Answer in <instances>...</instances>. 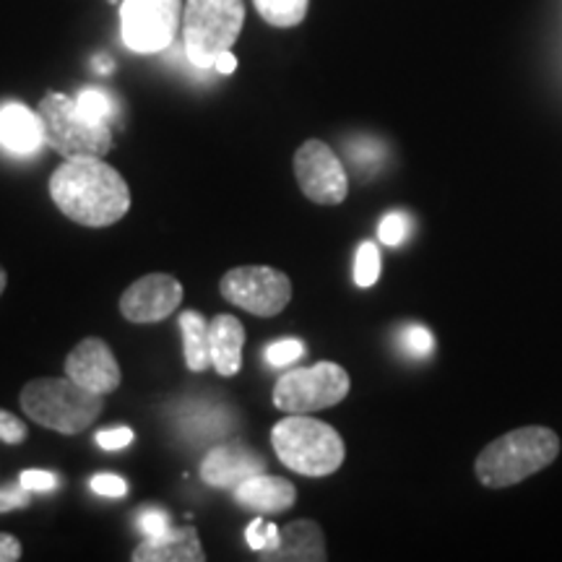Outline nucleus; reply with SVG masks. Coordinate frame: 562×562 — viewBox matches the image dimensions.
<instances>
[{"label": "nucleus", "instance_id": "obj_8", "mask_svg": "<svg viewBox=\"0 0 562 562\" xmlns=\"http://www.w3.org/2000/svg\"><path fill=\"white\" fill-rule=\"evenodd\" d=\"M182 0H123L121 37L131 53L154 55L172 45Z\"/></svg>", "mask_w": 562, "mask_h": 562}, {"label": "nucleus", "instance_id": "obj_34", "mask_svg": "<svg viewBox=\"0 0 562 562\" xmlns=\"http://www.w3.org/2000/svg\"><path fill=\"white\" fill-rule=\"evenodd\" d=\"M21 560V542L11 533H0V562Z\"/></svg>", "mask_w": 562, "mask_h": 562}, {"label": "nucleus", "instance_id": "obj_13", "mask_svg": "<svg viewBox=\"0 0 562 562\" xmlns=\"http://www.w3.org/2000/svg\"><path fill=\"white\" fill-rule=\"evenodd\" d=\"M263 472L266 461L256 451H250L248 446H240V442H224V446L211 448L206 459L201 461V480L209 487L220 490H235L243 482H248L250 476Z\"/></svg>", "mask_w": 562, "mask_h": 562}, {"label": "nucleus", "instance_id": "obj_30", "mask_svg": "<svg viewBox=\"0 0 562 562\" xmlns=\"http://www.w3.org/2000/svg\"><path fill=\"white\" fill-rule=\"evenodd\" d=\"M0 440L9 442V446H19L26 440V425L19 417H13L11 412L0 409Z\"/></svg>", "mask_w": 562, "mask_h": 562}, {"label": "nucleus", "instance_id": "obj_26", "mask_svg": "<svg viewBox=\"0 0 562 562\" xmlns=\"http://www.w3.org/2000/svg\"><path fill=\"white\" fill-rule=\"evenodd\" d=\"M412 232V220L402 211H393V214H385L381 227H378V237H381V243L391 245V248H396V245H402L406 237H409Z\"/></svg>", "mask_w": 562, "mask_h": 562}, {"label": "nucleus", "instance_id": "obj_4", "mask_svg": "<svg viewBox=\"0 0 562 562\" xmlns=\"http://www.w3.org/2000/svg\"><path fill=\"white\" fill-rule=\"evenodd\" d=\"M273 451L292 472L305 476H328L344 463L347 448L341 435L311 414H290L271 430Z\"/></svg>", "mask_w": 562, "mask_h": 562}, {"label": "nucleus", "instance_id": "obj_20", "mask_svg": "<svg viewBox=\"0 0 562 562\" xmlns=\"http://www.w3.org/2000/svg\"><path fill=\"white\" fill-rule=\"evenodd\" d=\"M252 3H256L258 13L271 26L290 30V26H297L300 21H305L311 0H252Z\"/></svg>", "mask_w": 562, "mask_h": 562}, {"label": "nucleus", "instance_id": "obj_5", "mask_svg": "<svg viewBox=\"0 0 562 562\" xmlns=\"http://www.w3.org/2000/svg\"><path fill=\"white\" fill-rule=\"evenodd\" d=\"M245 24L243 0H188L182 9V45L195 68H214L240 37Z\"/></svg>", "mask_w": 562, "mask_h": 562}, {"label": "nucleus", "instance_id": "obj_12", "mask_svg": "<svg viewBox=\"0 0 562 562\" xmlns=\"http://www.w3.org/2000/svg\"><path fill=\"white\" fill-rule=\"evenodd\" d=\"M66 375L91 393H112L121 385V364L112 349L97 336L83 339L66 357Z\"/></svg>", "mask_w": 562, "mask_h": 562}, {"label": "nucleus", "instance_id": "obj_25", "mask_svg": "<svg viewBox=\"0 0 562 562\" xmlns=\"http://www.w3.org/2000/svg\"><path fill=\"white\" fill-rule=\"evenodd\" d=\"M279 539H281V529H277L273 524H266L263 518L250 521L248 531H245V542H248L250 550H256L258 554L273 550V547L279 544Z\"/></svg>", "mask_w": 562, "mask_h": 562}, {"label": "nucleus", "instance_id": "obj_14", "mask_svg": "<svg viewBox=\"0 0 562 562\" xmlns=\"http://www.w3.org/2000/svg\"><path fill=\"white\" fill-rule=\"evenodd\" d=\"M133 562H203L206 552H203L201 539L191 526L182 529H167L157 533V537H146L144 542L136 547L131 554Z\"/></svg>", "mask_w": 562, "mask_h": 562}, {"label": "nucleus", "instance_id": "obj_27", "mask_svg": "<svg viewBox=\"0 0 562 562\" xmlns=\"http://www.w3.org/2000/svg\"><path fill=\"white\" fill-rule=\"evenodd\" d=\"M302 355H305V344L300 339H279L269 344V349H266V362L271 368H284V364L297 362Z\"/></svg>", "mask_w": 562, "mask_h": 562}, {"label": "nucleus", "instance_id": "obj_22", "mask_svg": "<svg viewBox=\"0 0 562 562\" xmlns=\"http://www.w3.org/2000/svg\"><path fill=\"white\" fill-rule=\"evenodd\" d=\"M381 277V250L375 243H362L355 256V281L357 286L368 290Z\"/></svg>", "mask_w": 562, "mask_h": 562}, {"label": "nucleus", "instance_id": "obj_6", "mask_svg": "<svg viewBox=\"0 0 562 562\" xmlns=\"http://www.w3.org/2000/svg\"><path fill=\"white\" fill-rule=\"evenodd\" d=\"M40 117L45 125V144L66 159H102L112 149L108 123H94L79 110L76 100L60 91L42 97Z\"/></svg>", "mask_w": 562, "mask_h": 562}, {"label": "nucleus", "instance_id": "obj_3", "mask_svg": "<svg viewBox=\"0 0 562 562\" xmlns=\"http://www.w3.org/2000/svg\"><path fill=\"white\" fill-rule=\"evenodd\" d=\"M21 409L40 427L79 435L102 414V396L91 393L70 378H37L21 389Z\"/></svg>", "mask_w": 562, "mask_h": 562}, {"label": "nucleus", "instance_id": "obj_10", "mask_svg": "<svg viewBox=\"0 0 562 562\" xmlns=\"http://www.w3.org/2000/svg\"><path fill=\"white\" fill-rule=\"evenodd\" d=\"M294 178L305 199L321 206H336L349 193V178L341 159L318 138L305 140L294 154Z\"/></svg>", "mask_w": 562, "mask_h": 562}, {"label": "nucleus", "instance_id": "obj_21", "mask_svg": "<svg viewBox=\"0 0 562 562\" xmlns=\"http://www.w3.org/2000/svg\"><path fill=\"white\" fill-rule=\"evenodd\" d=\"M76 104H79V110L83 115L89 117V121L94 123H112L115 121V100L108 94V91L102 89H83L79 97H76Z\"/></svg>", "mask_w": 562, "mask_h": 562}, {"label": "nucleus", "instance_id": "obj_31", "mask_svg": "<svg viewBox=\"0 0 562 562\" xmlns=\"http://www.w3.org/2000/svg\"><path fill=\"white\" fill-rule=\"evenodd\" d=\"M91 490L102 497H125L128 484H125L123 476L117 474H97L94 480H91Z\"/></svg>", "mask_w": 562, "mask_h": 562}, {"label": "nucleus", "instance_id": "obj_32", "mask_svg": "<svg viewBox=\"0 0 562 562\" xmlns=\"http://www.w3.org/2000/svg\"><path fill=\"white\" fill-rule=\"evenodd\" d=\"M138 526L144 531V537H157V533L170 529V516L159 508H149L138 516Z\"/></svg>", "mask_w": 562, "mask_h": 562}, {"label": "nucleus", "instance_id": "obj_28", "mask_svg": "<svg viewBox=\"0 0 562 562\" xmlns=\"http://www.w3.org/2000/svg\"><path fill=\"white\" fill-rule=\"evenodd\" d=\"M133 438L136 435H133L131 427H108V430L97 432V446L104 448V451H123V448L131 446Z\"/></svg>", "mask_w": 562, "mask_h": 562}, {"label": "nucleus", "instance_id": "obj_1", "mask_svg": "<svg viewBox=\"0 0 562 562\" xmlns=\"http://www.w3.org/2000/svg\"><path fill=\"white\" fill-rule=\"evenodd\" d=\"M50 195L70 222L83 227H110L131 209L123 175L102 159H66L50 178Z\"/></svg>", "mask_w": 562, "mask_h": 562}, {"label": "nucleus", "instance_id": "obj_16", "mask_svg": "<svg viewBox=\"0 0 562 562\" xmlns=\"http://www.w3.org/2000/svg\"><path fill=\"white\" fill-rule=\"evenodd\" d=\"M45 144V125L40 112H32L24 104H5L0 108V146L11 154H34Z\"/></svg>", "mask_w": 562, "mask_h": 562}, {"label": "nucleus", "instance_id": "obj_37", "mask_svg": "<svg viewBox=\"0 0 562 562\" xmlns=\"http://www.w3.org/2000/svg\"><path fill=\"white\" fill-rule=\"evenodd\" d=\"M5 284H9V277H5L3 266H0V294H3V290H5Z\"/></svg>", "mask_w": 562, "mask_h": 562}, {"label": "nucleus", "instance_id": "obj_17", "mask_svg": "<svg viewBox=\"0 0 562 562\" xmlns=\"http://www.w3.org/2000/svg\"><path fill=\"white\" fill-rule=\"evenodd\" d=\"M235 501L250 510L281 513L292 508L294 501H297V490L284 476H269L263 472L235 487Z\"/></svg>", "mask_w": 562, "mask_h": 562}, {"label": "nucleus", "instance_id": "obj_23", "mask_svg": "<svg viewBox=\"0 0 562 562\" xmlns=\"http://www.w3.org/2000/svg\"><path fill=\"white\" fill-rule=\"evenodd\" d=\"M398 344L406 355L414 357V360H427V357L435 351V336L430 328L419 326V323H412V326H404L398 331Z\"/></svg>", "mask_w": 562, "mask_h": 562}, {"label": "nucleus", "instance_id": "obj_11", "mask_svg": "<svg viewBox=\"0 0 562 562\" xmlns=\"http://www.w3.org/2000/svg\"><path fill=\"white\" fill-rule=\"evenodd\" d=\"M182 284L170 273H149L133 281L121 297V313L131 323H159L178 311Z\"/></svg>", "mask_w": 562, "mask_h": 562}, {"label": "nucleus", "instance_id": "obj_7", "mask_svg": "<svg viewBox=\"0 0 562 562\" xmlns=\"http://www.w3.org/2000/svg\"><path fill=\"white\" fill-rule=\"evenodd\" d=\"M349 385L347 370L336 362L297 368L284 372L273 385V406L284 414H313L341 404Z\"/></svg>", "mask_w": 562, "mask_h": 562}, {"label": "nucleus", "instance_id": "obj_35", "mask_svg": "<svg viewBox=\"0 0 562 562\" xmlns=\"http://www.w3.org/2000/svg\"><path fill=\"white\" fill-rule=\"evenodd\" d=\"M235 68H237V58L229 50L222 53L220 58H216V63H214V70H216V74H222V76L235 74Z\"/></svg>", "mask_w": 562, "mask_h": 562}, {"label": "nucleus", "instance_id": "obj_36", "mask_svg": "<svg viewBox=\"0 0 562 562\" xmlns=\"http://www.w3.org/2000/svg\"><path fill=\"white\" fill-rule=\"evenodd\" d=\"M112 68H115V63H112L108 55H97V58H94L97 74H112Z\"/></svg>", "mask_w": 562, "mask_h": 562}, {"label": "nucleus", "instance_id": "obj_18", "mask_svg": "<svg viewBox=\"0 0 562 562\" xmlns=\"http://www.w3.org/2000/svg\"><path fill=\"white\" fill-rule=\"evenodd\" d=\"M209 341H211V368L220 375L232 378L243 368V344L245 328L235 315H216L209 323Z\"/></svg>", "mask_w": 562, "mask_h": 562}, {"label": "nucleus", "instance_id": "obj_19", "mask_svg": "<svg viewBox=\"0 0 562 562\" xmlns=\"http://www.w3.org/2000/svg\"><path fill=\"white\" fill-rule=\"evenodd\" d=\"M180 331L186 341V364L188 370L203 372L211 368V341H209V321L201 313L186 311L180 315Z\"/></svg>", "mask_w": 562, "mask_h": 562}, {"label": "nucleus", "instance_id": "obj_33", "mask_svg": "<svg viewBox=\"0 0 562 562\" xmlns=\"http://www.w3.org/2000/svg\"><path fill=\"white\" fill-rule=\"evenodd\" d=\"M32 503V492L19 487H3L0 490V513H11V510H21Z\"/></svg>", "mask_w": 562, "mask_h": 562}, {"label": "nucleus", "instance_id": "obj_2", "mask_svg": "<svg viewBox=\"0 0 562 562\" xmlns=\"http://www.w3.org/2000/svg\"><path fill=\"white\" fill-rule=\"evenodd\" d=\"M558 453L560 438L550 427H521L490 442L476 459L474 472L484 487H510L550 467Z\"/></svg>", "mask_w": 562, "mask_h": 562}, {"label": "nucleus", "instance_id": "obj_29", "mask_svg": "<svg viewBox=\"0 0 562 562\" xmlns=\"http://www.w3.org/2000/svg\"><path fill=\"white\" fill-rule=\"evenodd\" d=\"M19 484L30 492H53L58 487V476L53 472H45V469H26V472L19 476Z\"/></svg>", "mask_w": 562, "mask_h": 562}, {"label": "nucleus", "instance_id": "obj_9", "mask_svg": "<svg viewBox=\"0 0 562 562\" xmlns=\"http://www.w3.org/2000/svg\"><path fill=\"white\" fill-rule=\"evenodd\" d=\"M222 297L243 307L258 318H273L290 305L292 281L286 273L269 266H240L232 269L220 281Z\"/></svg>", "mask_w": 562, "mask_h": 562}, {"label": "nucleus", "instance_id": "obj_24", "mask_svg": "<svg viewBox=\"0 0 562 562\" xmlns=\"http://www.w3.org/2000/svg\"><path fill=\"white\" fill-rule=\"evenodd\" d=\"M347 149H349V159L355 161L357 167H362V170H375V167L385 159L383 144H381V140H375V138L351 140Z\"/></svg>", "mask_w": 562, "mask_h": 562}, {"label": "nucleus", "instance_id": "obj_15", "mask_svg": "<svg viewBox=\"0 0 562 562\" xmlns=\"http://www.w3.org/2000/svg\"><path fill=\"white\" fill-rule=\"evenodd\" d=\"M269 562H323L326 560V537L315 521H292L281 529L279 544L261 552Z\"/></svg>", "mask_w": 562, "mask_h": 562}]
</instances>
